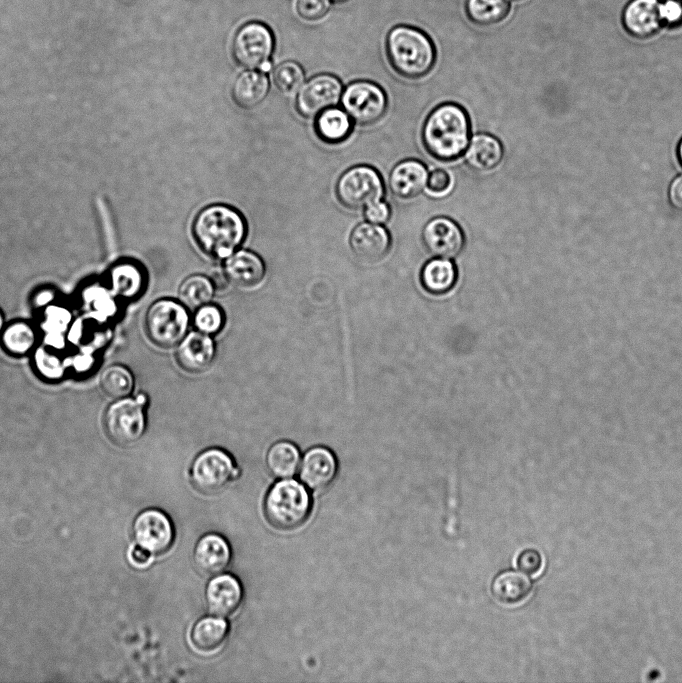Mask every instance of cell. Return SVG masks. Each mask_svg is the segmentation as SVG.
Masks as SVG:
<instances>
[{"label":"cell","mask_w":682,"mask_h":683,"mask_svg":"<svg viewBox=\"0 0 682 683\" xmlns=\"http://www.w3.org/2000/svg\"><path fill=\"white\" fill-rule=\"evenodd\" d=\"M391 210L389 205L382 201H376L364 208V216L367 222L373 224H385L390 218Z\"/></svg>","instance_id":"f35d334b"},{"label":"cell","mask_w":682,"mask_h":683,"mask_svg":"<svg viewBox=\"0 0 682 683\" xmlns=\"http://www.w3.org/2000/svg\"><path fill=\"white\" fill-rule=\"evenodd\" d=\"M100 386L107 396L117 400L123 399L131 393L134 379L127 368L121 365H112L102 372Z\"/></svg>","instance_id":"1f68e13d"},{"label":"cell","mask_w":682,"mask_h":683,"mask_svg":"<svg viewBox=\"0 0 682 683\" xmlns=\"http://www.w3.org/2000/svg\"><path fill=\"white\" fill-rule=\"evenodd\" d=\"M143 268L135 262L117 265L112 271V284L120 295L134 298L140 295L146 284Z\"/></svg>","instance_id":"f546056e"},{"label":"cell","mask_w":682,"mask_h":683,"mask_svg":"<svg viewBox=\"0 0 682 683\" xmlns=\"http://www.w3.org/2000/svg\"><path fill=\"white\" fill-rule=\"evenodd\" d=\"M427 178L428 171L421 161L406 159L396 164L391 170L388 185L396 197L411 199L425 189Z\"/></svg>","instance_id":"44dd1931"},{"label":"cell","mask_w":682,"mask_h":683,"mask_svg":"<svg viewBox=\"0 0 682 683\" xmlns=\"http://www.w3.org/2000/svg\"><path fill=\"white\" fill-rule=\"evenodd\" d=\"M1 341L4 349L10 354L24 355L33 347L35 333L26 322H12L3 331Z\"/></svg>","instance_id":"d6a6232c"},{"label":"cell","mask_w":682,"mask_h":683,"mask_svg":"<svg viewBox=\"0 0 682 683\" xmlns=\"http://www.w3.org/2000/svg\"><path fill=\"white\" fill-rule=\"evenodd\" d=\"M265 264L253 251L238 250L224 260L223 274L228 283L251 288L262 282L265 277Z\"/></svg>","instance_id":"d6986e66"},{"label":"cell","mask_w":682,"mask_h":683,"mask_svg":"<svg viewBox=\"0 0 682 683\" xmlns=\"http://www.w3.org/2000/svg\"><path fill=\"white\" fill-rule=\"evenodd\" d=\"M676 156L679 161V164L682 166V138L680 139L677 145Z\"/></svg>","instance_id":"7bdbcfd3"},{"label":"cell","mask_w":682,"mask_h":683,"mask_svg":"<svg viewBox=\"0 0 682 683\" xmlns=\"http://www.w3.org/2000/svg\"><path fill=\"white\" fill-rule=\"evenodd\" d=\"M664 25L676 27L682 24V2L666 0L661 7Z\"/></svg>","instance_id":"ab89813d"},{"label":"cell","mask_w":682,"mask_h":683,"mask_svg":"<svg viewBox=\"0 0 682 683\" xmlns=\"http://www.w3.org/2000/svg\"><path fill=\"white\" fill-rule=\"evenodd\" d=\"M504 155L500 141L487 133L475 134L464 152L466 165L476 172H488L495 169Z\"/></svg>","instance_id":"7402d4cb"},{"label":"cell","mask_w":682,"mask_h":683,"mask_svg":"<svg viewBox=\"0 0 682 683\" xmlns=\"http://www.w3.org/2000/svg\"><path fill=\"white\" fill-rule=\"evenodd\" d=\"M311 498L304 484L294 479H279L267 491L264 513L271 526L278 530L300 527L311 512Z\"/></svg>","instance_id":"277c9868"},{"label":"cell","mask_w":682,"mask_h":683,"mask_svg":"<svg viewBox=\"0 0 682 683\" xmlns=\"http://www.w3.org/2000/svg\"><path fill=\"white\" fill-rule=\"evenodd\" d=\"M224 323L225 316L218 305L208 303L194 311L193 325L201 333L216 334L223 328Z\"/></svg>","instance_id":"e575fe53"},{"label":"cell","mask_w":682,"mask_h":683,"mask_svg":"<svg viewBox=\"0 0 682 683\" xmlns=\"http://www.w3.org/2000/svg\"><path fill=\"white\" fill-rule=\"evenodd\" d=\"M453 182V177L447 170L436 168L428 173L425 190L433 197H443L450 193Z\"/></svg>","instance_id":"d590c367"},{"label":"cell","mask_w":682,"mask_h":683,"mask_svg":"<svg viewBox=\"0 0 682 683\" xmlns=\"http://www.w3.org/2000/svg\"><path fill=\"white\" fill-rule=\"evenodd\" d=\"M465 9L472 22L486 26L503 20L510 5L507 0H467Z\"/></svg>","instance_id":"4dcf8cb0"},{"label":"cell","mask_w":682,"mask_h":683,"mask_svg":"<svg viewBox=\"0 0 682 683\" xmlns=\"http://www.w3.org/2000/svg\"><path fill=\"white\" fill-rule=\"evenodd\" d=\"M269 92L267 76L258 70L247 69L234 80L231 96L237 106L252 109L261 104Z\"/></svg>","instance_id":"603a6c76"},{"label":"cell","mask_w":682,"mask_h":683,"mask_svg":"<svg viewBox=\"0 0 682 683\" xmlns=\"http://www.w3.org/2000/svg\"><path fill=\"white\" fill-rule=\"evenodd\" d=\"M457 277V268L448 258H432L424 264L420 272L423 288L435 295L445 294L451 290Z\"/></svg>","instance_id":"484cf974"},{"label":"cell","mask_w":682,"mask_h":683,"mask_svg":"<svg viewBox=\"0 0 682 683\" xmlns=\"http://www.w3.org/2000/svg\"><path fill=\"white\" fill-rule=\"evenodd\" d=\"M470 119L456 103H443L434 108L424 121V148L438 161H454L464 154L470 141Z\"/></svg>","instance_id":"7a4b0ae2"},{"label":"cell","mask_w":682,"mask_h":683,"mask_svg":"<svg viewBox=\"0 0 682 683\" xmlns=\"http://www.w3.org/2000/svg\"><path fill=\"white\" fill-rule=\"evenodd\" d=\"M274 50L271 30L261 22H248L235 33L231 52L235 62L250 70H268Z\"/></svg>","instance_id":"8992f818"},{"label":"cell","mask_w":682,"mask_h":683,"mask_svg":"<svg viewBox=\"0 0 682 683\" xmlns=\"http://www.w3.org/2000/svg\"><path fill=\"white\" fill-rule=\"evenodd\" d=\"M129 559L134 566L142 568L149 565L152 554L143 547L136 545L130 550Z\"/></svg>","instance_id":"b9f144b4"},{"label":"cell","mask_w":682,"mask_h":683,"mask_svg":"<svg viewBox=\"0 0 682 683\" xmlns=\"http://www.w3.org/2000/svg\"><path fill=\"white\" fill-rule=\"evenodd\" d=\"M204 595L209 613L225 618L240 607L244 593L238 578L229 573H220L208 581Z\"/></svg>","instance_id":"5bb4252c"},{"label":"cell","mask_w":682,"mask_h":683,"mask_svg":"<svg viewBox=\"0 0 682 683\" xmlns=\"http://www.w3.org/2000/svg\"><path fill=\"white\" fill-rule=\"evenodd\" d=\"M2 322H3V320H2V315H1V313H0V329H1V327H2Z\"/></svg>","instance_id":"ee69618b"},{"label":"cell","mask_w":682,"mask_h":683,"mask_svg":"<svg viewBox=\"0 0 682 683\" xmlns=\"http://www.w3.org/2000/svg\"><path fill=\"white\" fill-rule=\"evenodd\" d=\"M229 634V624L224 617L210 615L198 619L191 629L193 646L203 652L218 649Z\"/></svg>","instance_id":"d4e9b609"},{"label":"cell","mask_w":682,"mask_h":683,"mask_svg":"<svg viewBox=\"0 0 682 683\" xmlns=\"http://www.w3.org/2000/svg\"><path fill=\"white\" fill-rule=\"evenodd\" d=\"M301 455L299 448L292 442L281 440L273 443L267 450L265 464L269 473L278 479H287L299 470Z\"/></svg>","instance_id":"4316f807"},{"label":"cell","mask_w":682,"mask_h":683,"mask_svg":"<svg viewBox=\"0 0 682 683\" xmlns=\"http://www.w3.org/2000/svg\"><path fill=\"white\" fill-rule=\"evenodd\" d=\"M341 104L352 121L359 125H371L379 121L387 110V96L376 83L357 80L343 89Z\"/></svg>","instance_id":"30bf717a"},{"label":"cell","mask_w":682,"mask_h":683,"mask_svg":"<svg viewBox=\"0 0 682 683\" xmlns=\"http://www.w3.org/2000/svg\"><path fill=\"white\" fill-rule=\"evenodd\" d=\"M422 241L432 256L451 259L462 251L465 237L454 220L438 216L430 219L423 227Z\"/></svg>","instance_id":"4fadbf2b"},{"label":"cell","mask_w":682,"mask_h":683,"mask_svg":"<svg viewBox=\"0 0 682 683\" xmlns=\"http://www.w3.org/2000/svg\"><path fill=\"white\" fill-rule=\"evenodd\" d=\"M517 566L521 572L529 576L536 575L543 567L542 555L534 548L525 549L517 558Z\"/></svg>","instance_id":"74e56055"},{"label":"cell","mask_w":682,"mask_h":683,"mask_svg":"<svg viewBox=\"0 0 682 683\" xmlns=\"http://www.w3.org/2000/svg\"><path fill=\"white\" fill-rule=\"evenodd\" d=\"M215 355L216 347L210 335L193 331L179 343L175 357L183 370L199 373L212 364Z\"/></svg>","instance_id":"ffe728a7"},{"label":"cell","mask_w":682,"mask_h":683,"mask_svg":"<svg viewBox=\"0 0 682 683\" xmlns=\"http://www.w3.org/2000/svg\"><path fill=\"white\" fill-rule=\"evenodd\" d=\"M349 244L359 259L365 262H376L388 253L391 237L382 225L364 222L352 230Z\"/></svg>","instance_id":"ac0fdd59"},{"label":"cell","mask_w":682,"mask_h":683,"mask_svg":"<svg viewBox=\"0 0 682 683\" xmlns=\"http://www.w3.org/2000/svg\"><path fill=\"white\" fill-rule=\"evenodd\" d=\"M335 192L343 206L359 210L382 199L384 184L376 169L368 165H357L341 174Z\"/></svg>","instance_id":"9c48e42d"},{"label":"cell","mask_w":682,"mask_h":683,"mask_svg":"<svg viewBox=\"0 0 682 683\" xmlns=\"http://www.w3.org/2000/svg\"><path fill=\"white\" fill-rule=\"evenodd\" d=\"M145 397L118 399L104 415V430L119 446H130L141 439L146 428Z\"/></svg>","instance_id":"52a82bcc"},{"label":"cell","mask_w":682,"mask_h":683,"mask_svg":"<svg viewBox=\"0 0 682 683\" xmlns=\"http://www.w3.org/2000/svg\"><path fill=\"white\" fill-rule=\"evenodd\" d=\"M231 559V547L228 541L218 533L204 534L194 546V564L204 575L214 576L223 573Z\"/></svg>","instance_id":"e0dca14e"},{"label":"cell","mask_w":682,"mask_h":683,"mask_svg":"<svg viewBox=\"0 0 682 683\" xmlns=\"http://www.w3.org/2000/svg\"><path fill=\"white\" fill-rule=\"evenodd\" d=\"M388 60L396 73L407 79H419L434 67L436 49L422 30L408 26L393 27L386 39Z\"/></svg>","instance_id":"3957f363"},{"label":"cell","mask_w":682,"mask_h":683,"mask_svg":"<svg viewBox=\"0 0 682 683\" xmlns=\"http://www.w3.org/2000/svg\"><path fill=\"white\" fill-rule=\"evenodd\" d=\"M512 1H520V0H512Z\"/></svg>","instance_id":"7dc6e473"},{"label":"cell","mask_w":682,"mask_h":683,"mask_svg":"<svg viewBox=\"0 0 682 683\" xmlns=\"http://www.w3.org/2000/svg\"><path fill=\"white\" fill-rule=\"evenodd\" d=\"M494 597L508 605L524 601L532 591V582L527 574L507 570L495 577L491 586Z\"/></svg>","instance_id":"83f0119b"},{"label":"cell","mask_w":682,"mask_h":683,"mask_svg":"<svg viewBox=\"0 0 682 683\" xmlns=\"http://www.w3.org/2000/svg\"><path fill=\"white\" fill-rule=\"evenodd\" d=\"M659 0H631L622 13L625 30L637 39L654 36L664 25Z\"/></svg>","instance_id":"2e32d148"},{"label":"cell","mask_w":682,"mask_h":683,"mask_svg":"<svg viewBox=\"0 0 682 683\" xmlns=\"http://www.w3.org/2000/svg\"><path fill=\"white\" fill-rule=\"evenodd\" d=\"M353 121L342 108L336 106L321 111L314 117V131L326 144L344 142L352 133Z\"/></svg>","instance_id":"cb8c5ba5"},{"label":"cell","mask_w":682,"mask_h":683,"mask_svg":"<svg viewBox=\"0 0 682 683\" xmlns=\"http://www.w3.org/2000/svg\"><path fill=\"white\" fill-rule=\"evenodd\" d=\"M343 86L334 75L322 73L313 76L298 90L295 107L305 118H314L321 111L337 105Z\"/></svg>","instance_id":"8fae6325"},{"label":"cell","mask_w":682,"mask_h":683,"mask_svg":"<svg viewBox=\"0 0 682 683\" xmlns=\"http://www.w3.org/2000/svg\"><path fill=\"white\" fill-rule=\"evenodd\" d=\"M668 200L674 209L682 211V174L671 181L668 188Z\"/></svg>","instance_id":"60d3db41"},{"label":"cell","mask_w":682,"mask_h":683,"mask_svg":"<svg viewBox=\"0 0 682 683\" xmlns=\"http://www.w3.org/2000/svg\"><path fill=\"white\" fill-rule=\"evenodd\" d=\"M332 1H334V2H344V1H346V0H332Z\"/></svg>","instance_id":"f6af8a7d"},{"label":"cell","mask_w":682,"mask_h":683,"mask_svg":"<svg viewBox=\"0 0 682 683\" xmlns=\"http://www.w3.org/2000/svg\"><path fill=\"white\" fill-rule=\"evenodd\" d=\"M191 232L202 253L214 260H225L245 240L247 223L236 208L211 204L197 213Z\"/></svg>","instance_id":"6da1fadb"},{"label":"cell","mask_w":682,"mask_h":683,"mask_svg":"<svg viewBox=\"0 0 682 683\" xmlns=\"http://www.w3.org/2000/svg\"><path fill=\"white\" fill-rule=\"evenodd\" d=\"M330 0H297L296 11L298 15L308 21H315L329 11Z\"/></svg>","instance_id":"8d00e7d4"},{"label":"cell","mask_w":682,"mask_h":683,"mask_svg":"<svg viewBox=\"0 0 682 683\" xmlns=\"http://www.w3.org/2000/svg\"><path fill=\"white\" fill-rule=\"evenodd\" d=\"M238 474L239 470L233 457L220 448H209L200 452L190 468L193 486L205 494L222 491Z\"/></svg>","instance_id":"ba28073f"},{"label":"cell","mask_w":682,"mask_h":683,"mask_svg":"<svg viewBox=\"0 0 682 683\" xmlns=\"http://www.w3.org/2000/svg\"><path fill=\"white\" fill-rule=\"evenodd\" d=\"M305 73L300 64L294 61H285L276 66L272 73L274 86L282 94L291 95L304 84Z\"/></svg>","instance_id":"836d02e7"},{"label":"cell","mask_w":682,"mask_h":683,"mask_svg":"<svg viewBox=\"0 0 682 683\" xmlns=\"http://www.w3.org/2000/svg\"><path fill=\"white\" fill-rule=\"evenodd\" d=\"M137 545L152 555L165 553L173 544L175 530L166 513L156 508L143 510L137 515L132 526Z\"/></svg>","instance_id":"7c38bea8"},{"label":"cell","mask_w":682,"mask_h":683,"mask_svg":"<svg viewBox=\"0 0 682 683\" xmlns=\"http://www.w3.org/2000/svg\"><path fill=\"white\" fill-rule=\"evenodd\" d=\"M190 317L188 309L172 299H159L146 311L145 332L149 340L158 347L172 348L188 334Z\"/></svg>","instance_id":"5b68a950"},{"label":"cell","mask_w":682,"mask_h":683,"mask_svg":"<svg viewBox=\"0 0 682 683\" xmlns=\"http://www.w3.org/2000/svg\"><path fill=\"white\" fill-rule=\"evenodd\" d=\"M665 1H666V0H665ZM674 1H681V2H682V0H674Z\"/></svg>","instance_id":"bcb514c9"},{"label":"cell","mask_w":682,"mask_h":683,"mask_svg":"<svg viewBox=\"0 0 682 683\" xmlns=\"http://www.w3.org/2000/svg\"><path fill=\"white\" fill-rule=\"evenodd\" d=\"M337 473L334 453L323 446L307 450L299 466V478L306 488L321 491L327 488Z\"/></svg>","instance_id":"9a60e30c"},{"label":"cell","mask_w":682,"mask_h":683,"mask_svg":"<svg viewBox=\"0 0 682 683\" xmlns=\"http://www.w3.org/2000/svg\"><path fill=\"white\" fill-rule=\"evenodd\" d=\"M214 294L215 285L212 280L201 274L188 276L181 282L178 288L179 302L191 311L211 303Z\"/></svg>","instance_id":"f1b7e54d"}]
</instances>
